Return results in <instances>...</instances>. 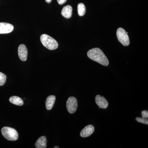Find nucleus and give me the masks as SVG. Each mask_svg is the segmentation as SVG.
<instances>
[{"instance_id": "nucleus-14", "label": "nucleus", "mask_w": 148, "mask_h": 148, "mask_svg": "<svg viewBox=\"0 0 148 148\" xmlns=\"http://www.w3.org/2000/svg\"><path fill=\"white\" fill-rule=\"evenodd\" d=\"M78 13L80 16H83L84 15L86 11L85 6L82 3H80L77 6Z\"/></svg>"}, {"instance_id": "nucleus-16", "label": "nucleus", "mask_w": 148, "mask_h": 148, "mask_svg": "<svg viewBox=\"0 0 148 148\" xmlns=\"http://www.w3.org/2000/svg\"><path fill=\"white\" fill-rule=\"evenodd\" d=\"M136 121L140 123H143V124H145L148 125V119H145L143 118L137 117L136 118Z\"/></svg>"}, {"instance_id": "nucleus-10", "label": "nucleus", "mask_w": 148, "mask_h": 148, "mask_svg": "<svg viewBox=\"0 0 148 148\" xmlns=\"http://www.w3.org/2000/svg\"><path fill=\"white\" fill-rule=\"evenodd\" d=\"M72 12L73 8L71 5L65 6L62 9L61 14L65 18H70L72 16Z\"/></svg>"}, {"instance_id": "nucleus-17", "label": "nucleus", "mask_w": 148, "mask_h": 148, "mask_svg": "<svg viewBox=\"0 0 148 148\" xmlns=\"http://www.w3.org/2000/svg\"><path fill=\"white\" fill-rule=\"evenodd\" d=\"M142 116L143 118L148 119V111L147 110H143L142 111Z\"/></svg>"}, {"instance_id": "nucleus-12", "label": "nucleus", "mask_w": 148, "mask_h": 148, "mask_svg": "<svg viewBox=\"0 0 148 148\" xmlns=\"http://www.w3.org/2000/svg\"><path fill=\"white\" fill-rule=\"evenodd\" d=\"M47 140L45 136H42L37 140L35 144V147L37 148H46L47 147Z\"/></svg>"}, {"instance_id": "nucleus-8", "label": "nucleus", "mask_w": 148, "mask_h": 148, "mask_svg": "<svg viewBox=\"0 0 148 148\" xmlns=\"http://www.w3.org/2000/svg\"><path fill=\"white\" fill-rule=\"evenodd\" d=\"M95 103L97 106H99L101 108L106 109L108 106V103L105 97L101 95H96L95 98Z\"/></svg>"}, {"instance_id": "nucleus-6", "label": "nucleus", "mask_w": 148, "mask_h": 148, "mask_svg": "<svg viewBox=\"0 0 148 148\" xmlns=\"http://www.w3.org/2000/svg\"><path fill=\"white\" fill-rule=\"evenodd\" d=\"M18 57L21 61H27L28 56V50L26 46L24 44H21L19 46L18 49Z\"/></svg>"}, {"instance_id": "nucleus-5", "label": "nucleus", "mask_w": 148, "mask_h": 148, "mask_svg": "<svg viewBox=\"0 0 148 148\" xmlns=\"http://www.w3.org/2000/svg\"><path fill=\"white\" fill-rule=\"evenodd\" d=\"M77 106V101L76 98L74 97H69L66 102V107L68 112L70 114L75 112Z\"/></svg>"}, {"instance_id": "nucleus-18", "label": "nucleus", "mask_w": 148, "mask_h": 148, "mask_svg": "<svg viewBox=\"0 0 148 148\" xmlns=\"http://www.w3.org/2000/svg\"><path fill=\"white\" fill-rule=\"evenodd\" d=\"M67 0H57L58 4L60 5H63L66 2Z\"/></svg>"}, {"instance_id": "nucleus-11", "label": "nucleus", "mask_w": 148, "mask_h": 148, "mask_svg": "<svg viewBox=\"0 0 148 148\" xmlns=\"http://www.w3.org/2000/svg\"><path fill=\"white\" fill-rule=\"evenodd\" d=\"M55 96L53 95H49L47 98L45 103L47 110H49L52 108L55 103Z\"/></svg>"}, {"instance_id": "nucleus-4", "label": "nucleus", "mask_w": 148, "mask_h": 148, "mask_svg": "<svg viewBox=\"0 0 148 148\" xmlns=\"http://www.w3.org/2000/svg\"><path fill=\"white\" fill-rule=\"evenodd\" d=\"M116 36L119 41L125 46L129 45L130 40L128 35L124 29L119 28L117 30Z\"/></svg>"}, {"instance_id": "nucleus-20", "label": "nucleus", "mask_w": 148, "mask_h": 148, "mask_svg": "<svg viewBox=\"0 0 148 148\" xmlns=\"http://www.w3.org/2000/svg\"><path fill=\"white\" fill-rule=\"evenodd\" d=\"M54 148H59V147H58V146H55V147H54Z\"/></svg>"}, {"instance_id": "nucleus-19", "label": "nucleus", "mask_w": 148, "mask_h": 148, "mask_svg": "<svg viewBox=\"0 0 148 148\" xmlns=\"http://www.w3.org/2000/svg\"><path fill=\"white\" fill-rule=\"evenodd\" d=\"M52 0H45V1L47 3H49L51 2Z\"/></svg>"}, {"instance_id": "nucleus-3", "label": "nucleus", "mask_w": 148, "mask_h": 148, "mask_svg": "<svg viewBox=\"0 0 148 148\" xmlns=\"http://www.w3.org/2000/svg\"><path fill=\"white\" fill-rule=\"evenodd\" d=\"M3 136L9 141H16L18 139V133L16 130L9 127H4L1 129Z\"/></svg>"}, {"instance_id": "nucleus-9", "label": "nucleus", "mask_w": 148, "mask_h": 148, "mask_svg": "<svg viewBox=\"0 0 148 148\" xmlns=\"http://www.w3.org/2000/svg\"><path fill=\"white\" fill-rule=\"evenodd\" d=\"M94 132V126L91 125H89L86 126L84 129H82L80 135L82 138H87L92 135Z\"/></svg>"}, {"instance_id": "nucleus-7", "label": "nucleus", "mask_w": 148, "mask_h": 148, "mask_svg": "<svg viewBox=\"0 0 148 148\" xmlns=\"http://www.w3.org/2000/svg\"><path fill=\"white\" fill-rule=\"evenodd\" d=\"M12 24L5 22L0 23V34H7L10 33L14 30Z\"/></svg>"}, {"instance_id": "nucleus-13", "label": "nucleus", "mask_w": 148, "mask_h": 148, "mask_svg": "<svg viewBox=\"0 0 148 148\" xmlns=\"http://www.w3.org/2000/svg\"><path fill=\"white\" fill-rule=\"evenodd\" d=\"M9 101L11 103L16 106H22L24 104V101L18 96H12L10 98Z\"/></svg>"}, {"instance_id": "nucleus-2", "label": "nucleus", "mask_w": 148, "mask_h": 148, "mask_svg": "<svg viewBox=\"0 0 148 148\" xmlns=\"http://www.w3.org/2000/svg\"><path fill=\"white\" fill-rule=\"evenodd\" d=\"M40 41L44 46L49 49L53 50L58 48V42L54 39L49 35L44 34L40 36Z\"/></svg>"}, {"instance_id": "nucleus-15", "label": "nucleus", "mask_w": 148, "mask_h": 148, "mask_svg": "<svg viewBox=\"0 0 148 148\" xmlns=\"http://www.w3.org/2000/svg\"><path fill=\"white\" fill-rule=\"evenodd\" d=\"M6 75L0 72V86L4 85L6 80Z\"/></svg>"}, {"instance_id": "nucleus-1", "label": "nucleus", "mask_w": 148, "mask_h": 148, "mask_svg": "<svg viewBox=\"0 0 148 148\" xmlns=\"http://www.w3.org/2000/svg\"><path fill=\"white\" fill-rule=\"evenodd\" d=\"M87 56L91 60L96 61L103 66H108V60L100 49L95 48L90 49L87 52Z\"/></svg>"}]
</instances>
